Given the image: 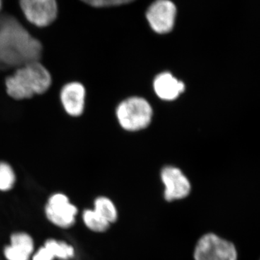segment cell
<instances>
[{
    "label": "cell",
    "mask_w": 260,
    "mask_h": 260,
    "mask_svg": "<svg viewBox=\"0 0 260 260\" xmlns=\"http://www.w3.org/2000/svg\"><path fill=\"white\" fill-rule=\"evenodd\" d=\"M94 210L110 224L117 220L118 211L116 205L107 197H99L95 200Z\"/></svg>",
    "instance_id": "10"
},
{
    "label": "cell",
    "mask_w": 260,
    "mask_h": 260,
    "mask_svg": "<svg viewBox=\"0 0 260 260\" xmlns=\"http://www.w3.org/2000/svg\"><path fill=\"white\" fill-rule=\"evenodd\" d=\"M16 181V175L13 167L7 162L0 161V191L13 189Z\"/></svg>",
    "instance_id": "13"
},
{
    "label": "cell",
    "mask_w": 260,
    "mask_h": 260,
    "mask_svg": "<svg viewBox=\"0 0 260 260\" xmlns=\"http://www.w3.org/2000/svg\"><path fill=\"white\" fill-rule=\"evenodd\" d=\"M20 7L27 20L39 28L49 26L57 18L56 0H20Z\"/></svg>",
    "instance_id": "4"
},
{
    "label": "cell",
    "mask_w": 260,
    "mask_h": 260,
    "mask_svg": "<svg viewBox=\"0 0 260 260\" xmlns=\"http://www.w3.org/2000/svg\"><path fill=\"white\" fill-rule=\"evenodd\" d=\"M155 93L160 99L173 101L185 90V84L169 73L157 75L153 82Z\"/></svg>",
    "instance_id": "9"
},
{
    "label": "cell",
    "mask_w": 260,
    "mask_h": 260,
    "mask_svg": "<svg viewBox=\"0 0 260 260\" xmlns=\"http://www.w3.org/2000/svg\"><path fill=\"white\" fill-rule=\"evenodd\" d=\"M5 255L8 260H28L30 256L12 246L5 248Z\"/></svg>",
    "instance_id": "16"
},
{
    "label": "cell",
    "mask_w": 260,
    "mask_h": 260,
    "mask_svg": "<svg viewBox=\"0 0 260 260\" xmlns=\"http://www.w3.org/2000/svg\"><path fill=\"white\" fill-rule=\"evenodd\" d=\"M80 1L94 8H100L127 4L134 0H80Z\"/></svg>",
    "instance_id": "15"
},
{
    "label": "cell",
    "mask_w": 260,
    "mask_h": 260,
    "mask_svg": "<svg viewBox=\"0 0 260 260\" xmlns=\"http://www.w3.org/2000/svg\"><path fill=\"white\" fill-rule=\"evenodd\" d=\"M54 256L45 246L39 249L34 256V260H53Z\"/></svg>",
    "instance_id": "17"
},
{
    "label": "cell",
    "mask_w": 260,
    "mask_h": 260,
    "mask_svg": "<svg viewBox=\"0 0 260 260\" xmlns=\"http://www.w3.org/2000/svg\"><path fill=\"white\" fill-rule=\"evenodd\" d=\"M18 250L30 256L34 251V242L30 236L24 233H18L11 237V245Z\"/></svg>",
    "instance_id": "14"
},
{
    "label": "cell",
    "mask_w": 260,
    "mask_h": 260,
    "mask_svg": "<svg viewBox=\"0 0 260 260\" xmlns=\"http://www.w3.org/2000/svg\"><path fill=\"white\" fill-rule=\"evenodd\" d=\"M44 246L50 251L54 258L68 259L74 256V249L73 246L68 245L64 242H56L50 239L45 243Z\"/></svg>",
    "instance_id": "12"
},
{
    "label": "cell",
    "mask_w": 260,
    "mask_h": 260,
    "mask_svg": "<svg viewBox=\"0 0 260 260\" xmlns=\"http://www.w3.org/2000/svg\"><path fill=\"white\" fill-rule=\"evenodd\" d=\"M78 209L70 203L69 198L61 193L53 194L48 201L46 214L54 225L61 228L72 226L75 222Z\"/></svg>",
    "instance_id": "6"
},
{
    "label": "cell",
    "mask_w": 260,
    "mask_h": 260,
    "mask_svg": "<svg viewBox=\"0 0 260 260\" xmlns=\"http://www.w3.org/2000/svg\"><path fill=\"white\" fill-rule=\"evenodd\" d=\"M52 85V75L39 61H31L18 68L5 80L6 93L15 101L32 99L47 93Z\"/></svg>",
    "instance_id": "1"
},
{
    "label": "cell",
    "mask_w": 260,
    "mask_h": 260,
    "mask_svg": "<svg viewBox=\"0 0 260 260\" xmlns=\"http://www.w3.org/2000/svg\"><path fill=\"white\" fill-rule=\"evenodd\" d=\"M83 218L86 226L93 232H105L110 227L111 224L94 210H85Z\"/></svg>",
    "instance_id": "11"
},
{
    "label": "cell",
    "mask_w": 260,
    "mask_h": 260,
    "mask_svg": "<svg viewBox=\"0 0 260 260\" xmlns=\"http://www.w3.org/2000/svg\"><path fill=\"white\" fill-rule=\"evenodd\" d=\"M237 246L215 233H207L198 239L193 251L194 260H238Z\"/></svg>",
    "instance_id": "3"
},
{
    "label": "cell",
    "mask_w": 260,
    "mask_h": 260,
    "mask_svg": "<svg viewBox=\"0 0 260 260\" xmlns=\"http://www.w3.org/2000/svg\"><path fill=\"white\" fill-rule=\"evenodd\" d=\"M153 109L143 98L132 97L123 101L116 109V117L123 129L135 132L145 129L151 122Z\"/></svg>",
    "instance_id": "2"
},
{
    "label": "cell",
    "mask_w": 260,
    "mask_h": 260,
    "mask_svg": "<svg viewBox=\"0 0 260 260\" xmlns=\"http://www.w3.org/2000/svg\"><path fill=\"white\" fill-rule=\"evenodd\" d=\"M175 5L169 0H157L147 11L150 26L158 34H164L170 32L174 28L175 22Z\"/></svg>",
    "instance_id": "7"
},
{
    "label": "cell",
    "mask_w": 260,
    "mask_h": 260,
    "mask_svg": "<svg viewBox=\"0 0 260 260\" xmlns=\"http://www.w3.org/2000/svg\"><path fill=\"white\" fill-rule=\"evenodd\" d=\"M2 8H3V0H0V11H1Z\"/></svg>",
    "instance_id": "18"
},
{
    "label": "cell",
    "mask_w": 260,
    "mask_h": 260,
    "mask_svg": "<svg viewBox=\"0 0 260 260\" xmlns=\"http://www.w3.org/2000/svg\"><path fill=\"white\" fill-rule=\"evenodd\" d=\"M160 176L165 186L164 199L167 202L184 199L190 194V181L180 169L174 167H165Z\"/></svg>",
    "instance_id": "5"
},
{
    "label": "cell",
    "mask_w": 260,
    "mask_h": 260,
    "mask_svg": "<svg viewBox=\"0 0 260 260\" xmlns=\"http://www.w3.org/2000/svg\"><path fill=\"white\" fill-rule=\"evenodd\" d=\"M61 107L72 117L83 115L86 103V89L83 83L72 81L63 85L59 93Z\"/></svg>",
    "instance_id": "8"
}]
</instances>
